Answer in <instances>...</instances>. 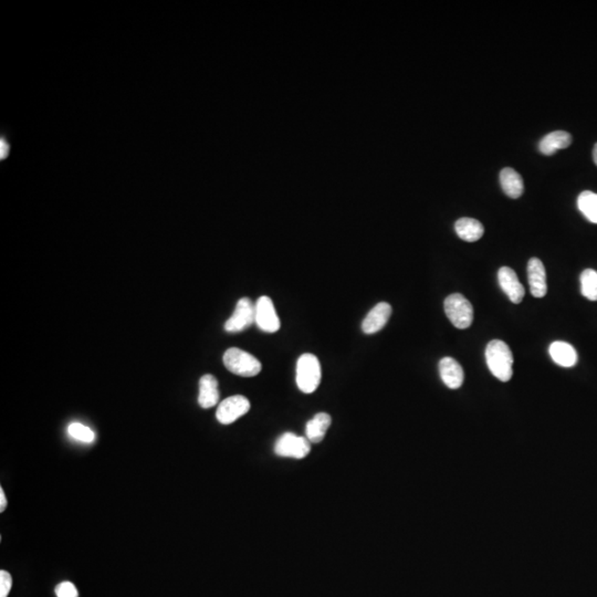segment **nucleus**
Returning <instances> with one entry per match:
<instances>
[{"instance_id": "1", "label": "nucleus", "mask_w": 597, "mask_h": 597, "mask_svg": "<svg viewBox=\"0 0 597 597\" xmlns=\"http://www.w3.org/2000/svg\"><path fill=\"white\" fill-rule=\"evenodd\" d=\"M486 360L490 372L501 382H508L514 375V356L510 347L500 340H493L486 347Z\"/></svg>"}, {"instance_id": "2", "label": "nucleus", "mask_w": 597, "mask_h": 597, "mask_svg": "<svg viewBox=\"0 0 597 597\" xmlns=\"http://www.w3.org/2000/svg\"><path fill=\"white\" fill-rule=\"evenodd\" d=\"M321 382V365L318 358L305 353L296 363V385L302 393L311 394L317 390Z\"/></svg>"}, {"instance_id": "3", "label": "nucleus", "mask_w": 597, "mask_h": 597, "mask_svg": "<svg viewBox=\"0 0 597 597\" xmlns=\"http://www.w3.org/2000/svg\"><path fill=\"white\" fill-rule=\"evenodd\" d=\"M223 360L226 369L238 376H256L262 369V365L255 356L237 347L228 349L223 354Z\"/></svg>"}, {"instance_id": "4", "label": "nucleus", "mask_w": 597, "mask_h": 597, "mask_svg": "<svg viewBox=\"0 0 597 597\" xmlns=\"http://www.w3.org/2000/svg\"><path fill=\"white\" fill-rule=\"evenodd\" d=\"M445 312L450 322L460 330L468 328L474 321V308L463 294H454L447 296L444 302Z\"/></svg>"}, {"instance_id": "5", "label": "nucleus", "mask_w": 597, "mask_h": 597, "mask_svg": "<svg viewBox=\"0 0 597 597\" xmlns=\"http://www.w3.org/2000/svg\"><path fill=\"white\" fill-rule=\"evenodd\" d=\"M311 450V443L307 437L296 436L294 433H285L278 438L275 445L276 455L279 457L302 459Z\"/></svg>"}, {"instance_id": "6", "label": "nucleus", "mask_w": 597, "mask_h": 597, "mask_svg": "<svg viewBox=\"0 0 597 597\" xmlns=\"http://www.w3.org/2000/svg\"><path fill=\"white\" fill-rule=\"evenodd\" d=\"M256 323V304L250 298H241L238 301L232 317L225 323V330L229 333H238Z\"/></svg>"}, {"instance_id": "7", "label": "nucleus", "mask_w": 597, "mask_h": 597, "mask_svg": "<svg viewBox=\"0 0 597 597\" xmlns=\"http://www.w3.org/2000/svg\"><path fill=\"white\" fill-rule=\"evenodd\" d=\"M249 409H250V401H248L245 396H230L219 404L216 412V418L223 425H229L247 414Z\"/></svg>"}, {"instance_id": "8", "label": "nucleus", "mask_w": 597, "mask_h": 597, "mask_svg": "<svg viewBox=\"0 0 597 597\" xmlns=\"http://www.w3.org/2000/svg\"><path fill=\"white\" fill-rule=\"evenodd\" d=\"M256 324L260 330L266 333H276L279 331L280 320L276 312L275 304L271 298L260 296L256 303Z\"/></svg>"}, {"instance_id": "9", "label": "nucleus", "mask_w": 597, "mask_h": 597, "mask_svg": "<svg viewBox=\"0 0 597 597\" xmlns=\"http://www.w3.org/2000/svg\"><path fill=\"white\" fill-rule=\"evenodd\" d=\"M498 281L503 292L510 298V301L516 304L521 303L525 298V290L514 270L509 266H502L498 271Z\"/></svg>"}, {"instance_id": "10", "label": "nucleus", "mask_w": 597, "mask_h": 597, "mask_svg": "<svg viewBox=\"0 0 597 597\" xmlns=\"http://www.w3.org/2000/svg\"><path fill=\"white\" fill-rule=\"evenodd\" d=\"M392 315V307L386 302H381L376 304L373 309L367 313L363 322H362V330L365 334H374L381 331L386 323L390 320Z\"/></svg>"}, {"instance_id": "11", "label": "nucleus", "mask_w": 597, "mask_h": 597, "mask_svg": "<svg viewBox=\"0 0 597 597\" xmlns=\"http://www.w3.org/2000/svg\"><path fill=\"white\" fill-rule=\"evenodd\" d=\"M527 280H529L532 296L534 298H543L548 292V285H546V268L540 259L532 258L529 261Z\"/></svg>"}, {"instance_id": "12", "label": "nucleus", "mask_w": 597, "mask_h": 597, "mask_svg": "<svg viewBox=\"0 0 597 597\" xmlns=\"http://www.w3.org/2000/svg\"><path fill=\"white\" fill-rule=\"evenodd\" d=\"M439 374L450 390H457L463 383V369L455 358H444L439 362Z\"/></svg>"}, {"instance_id": "13", "label": "nucleus", "mask_w": 597, "mask_h": 597, "mask_svg": "<svg viewBox=\"0 0 597 597\" xmlns=\"http://www.w3.org/2000/svg\"><path fill=\"white\" fill-rule=\"evenodd\" d=\"M218 381L214 375H204L199 381V406L205 409L212 408L218 404Z\"/></svg>"}, {"instance_id": "14", "label": "nucleus", "mask_w": 597, "mask_h": 597, "mask_svg": "<svg viewBox=\"0 0 597 597\" xmlns=\"http://www.w3.org/2000/svg\"><path fill=\"white\" fill-rule=\"evenodd\" d=\"M550 356L557 365L562 367H573L578 363V353L572 345L566 342H553L550 345Z\"/></svg>"}, {"instance_id": "15", "label": "nucleus", "mask_w": 597, "mask_h": 597, "mask_svg": "<svg viewBox=\"0 0 597 597\" xmlns=\"http://www.w3.org/2000/svg\"><path fill=\"white\" fill-rule=\"evenodd\" d=\"M572 143V136L565 131H555L544 136L539 144L540 152L544 155H553L559 150L568 148Z\"/></svg>"}, {"instance_id": "16", "label": "nucleus", "mask_w": 597, "mask_h": 597, "mask_svg": "<svg viewBox=\"0 0 597 597\" xmlns=\"http://www.w3.org/2000/svg\"><path fill=\"white\" fill-rule=\"evenodd\" d=\"M331 416L326 413H319L309 420L305 427V433L310 443L319 444L326 437V431L331 425Z\"/></svg>"}, {"instance_id": "17", "label": "nucleus", "mask_w": 597, "mask_h": 597, "mask_svg": "<svg viewBox=\"0 0 597 597\" xmlns=\"http://www.w3.org/2000/svg\"><path fill=\"white\" fill-rule=\"evenodd\" d=\"M500 184L503 191L510 198L517 199L523 194V180L514 168L507 167L501 170Z\"/></svg>"}, {"instance_id": "18", "label": "nucleus", "mask_w": 597, "mask_h": 597, "mask_svg": "<svg viewBox=\"0 0 597 597\" xmlns=\"http://www.w3.org/2000/svg\"><path fill=\"white\" fill-rule=\"evenodd\" d=\"M455 230L461 239L475 242L484 236V228L480 221L474 218H460L456 221Z\"/></svg>"}, {"instance_id": "19", "label": "nucleus", "mask_w": 597, "mask_h": 597, "mask_svg": "<svg viewBox=\"0 0 597 597\" xmlns=\"http://www.w3.org/2000/svg\"><path fill=\"white\" fill-rule=\"evenodd\" d=\"M578 207L587 221L597 223V194L585 191L578 198Z\"/></svg>"}, {"instance_id": "20", "label": "nucleus", "mask_w": 597, "mask_h": 597, "mask_svg": "<svg viewBox=\"0 0 597 597\" xmlns=\"http://www.w3.org/2000/svg\"><path fill=\"white\" fill-rule=\"evenodd\" d=\"M581 292L589 301H597V272L584 270L581 275Z\"/></svg>"}, {"instance_id": "21", "label": "nucleus", "mask_w": 597, "mask_h": 597, "mask_svg": "<svg viewBox=\"0 0 597 597\" xmlns=\"http://www.w3.org/2000/svg\"><path fill=\"white\" fill-rule=\"evenodd\" d=\"M67 433L72 438L82 441V443H86V444H90L95 439V431H92L91 428L88 427V426L82 425L80 422H72L67 427Z\"/></svg>"}, {"instance_id": "22", "label": "nucleus", "mask_w": 597, "mask_h": 597, "mask_svg": "<svg viewBox=\"0 0 597 597\" xmlns=\"http://www.w3.org/2000/svg\"><path fill=\"white\" fill-rule=\"evenodd\" d=\"M57 597H78L77 587L71 582H62L56 587Z\"/></svg>"}, {"instance_id": "23", "label": "nucleus", "mask_w": 597, "mask_h": 597, "mask_svg": "<svg viewBox=\"0 0 597 597\" xmlns=\"http://www.w3.org/2000/svg\"><path fill=\"white\" fill-rule=\"evenodd\" d=\"M13 587V578L7 571H0V597L8 596Z\"/></svg>"}, {"instance_id": "24", "label": "nucleus", "mask_w": 597, "mask_h": 597, "mask_svg": "<svg viewBox=\"0 0 597 597\" xmlns=\"http://www.w3.org/2000/svg\"><path fill=\"white\" fill-rule=\"evenodd\" d=\"M11 152V144L9 143L8 138L6 135H1V138H0V159L3 161V159H7L9 157V154Z\"/></svg>"}, {"instance_id": "25", "label": "nucleus", "mask_w": 597, "mask_h": 597, "mask_svg": "<svg viewBox=\"0 0 597 597\" xmlns=\"http://www.w3.org/2000/svg\"><path fill=\"white\" fill-rule=\"evenodd\" d=\"M6 507H7V498H6L3 489L1 488L0 489V512L5 511Z\"/></svg>"}, {"instance_id": "26", "label": "nucleus", "mask_w": 597, "mask_h": 597, "mask_svg": "<svg viewBox=\"0 0 597 597\" xmlns=\"http://www.w3.org/2000/svg\"><path fill=\"white\" fill-rule=\"evenodd\" d=\"M593 159H594L595 164L597 165V143L595 144L594 150H593Z\"/></svg>"}]
</instances>
